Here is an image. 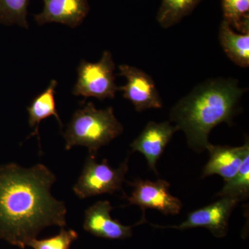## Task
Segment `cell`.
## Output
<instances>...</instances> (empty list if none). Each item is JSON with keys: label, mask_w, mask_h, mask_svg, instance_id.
Wrapping results in <instances>:
<instances>
[{"label": "cell", "mask_w": 249, "mask_h": 249, "mask_svg": "<svg viewBox=\"0 0 249 249\" xmlns=\"http://www.w3.org/2000/svg\"><path fill=\"white\" fill-rule=\"evenodd\" d=\"M178 129L170 121H150L130 144L132 152H139L146 159L150 169L157 173V163L165 147Z\"/></svg>", "instance_id": "obj_9"}, {"label": "cell", "mask_w": 249, "mask_h": 249, "mask_svg": "<svg viewBox=\"0 0 249 249\" xmlns=\"http://www.w3.org/2000/svg\"><path fill=\"white\" fill-rule=\"evenodd\" d=\"M203 0H162L157 13V22L168 29L189 16Z\"/></svg>", "instance_id": "obj_15"}, {"label": "cell", "mask_w": 249, "mask_h": 249, "mask_svg": "<svg viewBox=\"0 0 249 249\" xmlns=\"http://www.w3.org/2000/svg\"><path fill=\"white\" fill-rule=\"evenodd\" d=\"M219 40L223 50L237 66H249V32L235 33L226 21L221 23Z\"/></svg>", "instance_id": "obj_14"}, {"label": "cell", "mask_w": 249, "mask_h": 249, "mask_svg": "<svg viewBox=\"0 0 249 249\" xmlns=\"http://www.w3.org/2000/svg\"><path fill=\"white\" fill-rule=\"evenodd\" d=\"M223 20L242 34L249 32V0H222Z\"/></svg>", "instance_id": "obj_16"}, {"label": "cell", "mask_w": 249, "mask_h": 249, "mask_svg": "<svg viewBox=\"0 0 249 249\" xmlns=\"http://www.w3.org/2000/svg\"><path fill=\"white\" fill-rule=\"evenodd\" d=\"M240 200L237 198L223 196L222 199L205 206L188 214L186 220L178 226H160L151 224L153 227L162 229H175L178 230L205 228L217 238L227 235L229 229V222L234 209Z\"/></svg>", "instance_id": "obj_7"}, {"label": "cell", "mask_w": 249, "mask_h": 249, "mask_svg": "<svg viewBox=\"0 0 249 249\" xmlns=\"http://www.w3.org/2000/svg\"><path fill=\"white\" fill-rule=\"evenodd\" d=\"M128 183L134 188L132 196H127L129 204L139 206L143 213L139 224L145 222V209L157 210L164 214H178L182 209V203L172 196L170 183L165 180L151 181L138 178Z\"/></svg>", "instance_id": "obj_6"}, {"label": "cell", "mask_w": 249, "mask_h": 249, "mask_svg": "<svg viewBox=\"0 0 249 249\" xmlns=\"http://www.w3.org/2000/svg\"><path fill=\"white\" fill-rule=\"evenodd\" d=\"M119 76L127 79L124 86L119 87L123 96L133 104L136 111L142 112L149 109H159L163 106L158 89L153 78L135 67L121 65Z\"/></svg>", "instance_id": "obj_8"}, {"label": "cell", "mask_w": 249, "mask_h": 249, "mask_svg": "<svg viewBox=\"0 0 249 249\" xmlns=\"http://www.w3.org/2000/svg\"><path fill=\"white\" fill-rule=\"evenodd\" d=\"M30 0H0V23L4 25L17 24L28 29V6Z\"/></svg>", "instance_id": "obj_17"}, {"label": "cell", "mask_w": 249, "mask_h": 249, "mask_svg": "<svg viewBox=\"0 0 249 249\" xmlns=\"http://www.w3.org/2000/svg\"><path fill=\"white\" fill-rule=\"evenodd\" d=\"M78 237V233L74 230H65L62 228L58 235L42 240L34 239L28 246L34 249H70L72 243Z\"/></svg>", "instance_id": "obj_19"}, {"label": "cell", "mask_w": 249, "mask_h": 249, "mask_svg": "<svg viewBox=\"0 0 249 249\" xmlns=\"http://www.w3.org/2000/svg\"><path fill=\"white\" fill-rule=\"evenodd\" d=\"M124 132V126L109 107L98 109L93 103L85 104L77 109L67 125L63 137L65 149L76 145L88 147L89 155L96 157L98 150L107 145Z\"/></svg>", "instance_id": "obj_3"}, {"label": "cell", "mask_w": 249, "mask_h": 249, "mask_svg": "<svg viewBox=\"0 0 249 249\" xmlns=\"http://www.w3.org/2000/svg\"><path fill=\"white\" fill-rule=\"evenodd\" d=\"M128 162L129 158H127L119 168H113L107 160L98 163L96 157L88 156L81 175L73 186V192L83 199L100 195L114 194L121 191L128 171Z\"/></svg>", "instance_id": "obj_4"}, {"label": "cell", "mask_w": 249, "mask_h": 249, "mask_svg": "<svg viewBox=\"0 0 249 249\" xmlns=\"http://www.w3.org/2000/svg\"><path fill=\"white\" fill-rule=\"evenodd\" d=\"M113 206L108 201H100L90 206L85 213L83 229L91 235L108 240H124L132 235V227L123 225L113 219Z\"/></svg>", "instance_id": "obj_10"}, {"label": "cell", "mask_w": 249, "mask_h": 249, "mask_svg": "<svg viewBox=\"0 0 249 249\" xmlns=\"http://www.w3.org/2000/svg\"><path fill=\"white\" fill-rule=\"evenodd\" d=\"M246 91L235 78H211L173 106L170 122L184 132L188 146L200 153L211 143L209 137L213 129L222 123L231 124Z\"/></svg>", "instance_id": "obj_2"}, {"label": "cell", "mask_w": 249, "mask_h": 249, "mask_svg": "<svg viewBox=\"0 0 249 249\" xmlns=\"http://www.w3.org/2000/svg\"><path fill=\"white\" fill-rule=\"evenodd\" d=\"M249 196V155L242 162L235 176L225 182L217 196L237 198L240 201L247 199Z\"/></svg>", "instance_id": "obj_18"}, {"label": "cell", "mask_w": 249, "mask_h": 249, "mask_svg": "<svg viewBox=\"0 0 249 249\" xmlns=\"http://www.w3.org/2000/svg\"><path fill=\"white\" fill-rule=\"evenodd\" d=\"M58 86V82L52 80L48 88L43 92L37 95L31 101L30 106L27 107L29 113V124L31 127H35V130L29 136L37 135L40 142V135H39V126L41 121L47 119L50 116H55L60 124V128L63 127L61 119L59 116L56 109V104L55 101V88Z\"/></svg>", "instance_id": "obj_13"}, {"label": "cell", "mask_w": 249, "mask_h": 249, "mask_svg": "<svg viewBox=\"0 0 249 249\" xmlns=\"http://www.w3.org/2000/svg\"><path fill=\"white\" fill-rule=\"evenodd\" d=\"M114 71L115 63L109 51H105L101 60L95 63L82 60L78 67V80L73 94L85 98L94 97L101 101L112 99L116 91H119Z\"/></svg>", "instance_id": "obj_5"}, {"label": "cell", "mask_w": 249, "mask_h": 249, "mask_svg": "<svg viewBox=\"0 0 249 249\" xmlns=\"http://www.w3.org/2000/svg\"><path fill=\"white\" fill-rule=\"evenodd\" d=\"M206 150L210 159L203 169L201 178L219 175L227 182L238 171L242 162L249 155V139L240 147L222 146L210 143Z\"/></svg>", "instance_id": "obj_11"}, {"label": "cell", "mask_w": 249, "mask_h": 249, "mask_svg": "<svg viewBox=\"0 0 249 249\" xmlns=\"http://www.w3.org/2000/svg\"><path fill=\"white\" fill-rule=\"evenodd\" d=\"M55 181L42 163L0 165V239L24 249L45 228L66 226V206L51 193Z\"/></svg>", "instance_id": "obj_1"}, {"label": "cell", "mask_w": 249, "mask_h": 249, "mask_svg": "<svg viewBox=\"0 0 249 249\" xmlns=\"http://www.w3.org/2000/svg\"><path fill=\"white\" fill-rule=\"evenodd\" d=\"M44 8L40 14L34 15L39 25L48 23H60L71 28L80 25L89 14L88 0H43Z\"/></svg>", "instance_id": "obj_12"}]
</instances>
